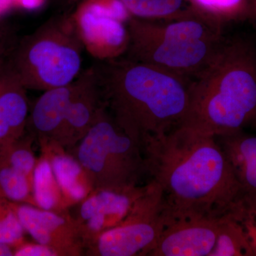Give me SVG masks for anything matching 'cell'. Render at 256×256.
I'll list each match as a JSON object with an SVG mask.
<instances>
[{"label":"cell","instance_id":"6da1fadb","mask_svg":"<svg viewBox=\"0 0 256 256\" xmlns=\"http://www.w3.org/2000/svg\"><path fill=\"white\" fill-rule=\"evenodd\" d=\"M146 172L160 188L172 220L220 218L244 193L228 158L212 134L178 126L143 144Z\"/></svg>","mask_w":256,"mask_h":256},{"label":"cell","instance_id":"7a4b0ae2","mask_svg":"<svg viewBox=\"0 0 256 256\" xmlns=\"http://www.w3.org/2000/svg\"><path fill=\"white\" fill-rule=\"evenodd\" d=\"M97 68L102 100L118 124L141 148L183 122L190 82L126 56Z\"/></svg>","mask_w":256,"mask_h":256},{"label":"cell","instance_id":"3957f363","mask_svg":"<svg viewBox=\"0 0 256 256\" xmlns=\"http://www.w3.org/2000/svg\"><path fill=\"white\" fill-rule=\"evenodd\" d=\"M180 126L214 137L256 126V42L224 38L212 63L188 87V112Z\"/></svg>","mask_w":256,"mask_h":256},{"label":"cell","instance_id":"277c9868","mask_svg":"<svg viewBox=\"0 0 256 256\" xmlns=\"http://www.w3.org/2000/svg\"><path fill=\"white\" fill-rule=\"evenodd\" d=\"M82 48L69 16L42 25L20 42L6 60L26 90L45 92L78 78Z\"/></svg>","mask_w":256,"mask_h":256},{"label":"cell","instance_id":"5b68a950","mask_svg":"<svg viewBox=\"0 0 256 256\" xmlns=\"http://www.w3.org/2000/svg\"><path fill=\"white\" fill-rule=\"evenodd\" d=\"M70 150L92 192L138 185L146 172L140 144L118 124L105 104L86 134Z\"/></svg>","mask_w":256,"mask_h":256},{"label":"cell","instance_id":"8992f818","mask_svg":"<svg viewBox=\"0 0 256 256\" xmlns=\"http://www.w3.org/2000/svg\"><path fill=\"white\" fill-rule=\"evenodd\" d=\"M101 108L98 90L87 72L64 86L45 90L28 114L26 131L43 149L73 148Z\"/></svg>","mask_w":256,"mask_h":256},{"label":"cell","instance_id":"52a82bcc","mask_svg":"<svg viewBox=\"0 0 256 256\" xmlns=\"http://www.w3.org/2000/svg\"><path fill=\"white\" fill-rule=\"evenodd\" d=\"M82 46L105 62L124 56L132 18L121 0H82L70 16Z\"/></svg>","mask_w":256,"mask_h":256},{"label":"cell","instance_id":"ba28073f","mask_svg":"<svg viewBox=\"0 0 256 256\" xmlns=\"http://www.w3.org/2000/svg\"><path fill=\"white\" fill-rule=\"evenodd\" d=\"M169 222L158 185L148 200L126 222L94 238L85 254L95 256H150Z\"/></svg>","mask_w":256,"mask_h":256},{"label":"cell","instance_id":"9c48e42d","mask_svg":"<svg viewBox=\"0 0 256 256\" xmlns=\"http://www.w3.org/2000/svg\"><path fill=\"white\" fill-rule=\"evenodd\" d=\"M224 38L218 40L173 42L130 36L124 56L154 66L192 82L215 58Z\"/></svg>","mask_w":256,"mask_h":256},{"label":"cell","instance_id":"30bf717a","mask_svg":"<svg viewBox=\"0 0 256 256\" xmlns=\"http://www.w3.org/2000/svg\"><path fill=\"white\" fill-rule=\"evenodd\" d=\"M156 188L151 181L146 186L138 185L90 192L78 203L73 216L82 232L85 250L100 234L126 222L146 201Z\"/></svg>","mask_w":256,"mask_h":256},{"label":"cell","instance_id":"8fae6325","mask_svg":"<svg viewBox=\"0 0 256 256\" xmlns=\"http://www.w3.org/2000/svg\"><path fill=\"white\" fill-rule=\"evenodd\" d=\"M13 206L25 232L35 242L53 249L58 256L85 254L78 224L66 210H44L14 202Z\"/></svg>","mask_w":256,"mask_h":256},{"label":"cell","instance_id":"7c38bea8","mask_svg":"<svg viewBox=\"0 0 256 256\" xmlns=\"http://www.w3.org/2000/svg\"><path fill=\"white\" fill-rule=\"evenodd\" d=\"M218 218L170 220L149 256H210L216 240Z\"/></svg>","mask_w":256,"mask_h":256},{"label":"cell","instance_id":"4fadbf2b","mask_svg":"<svg viewBox=\"0 0 256 256\" xmlns=\"http://www.w3.org/2000/svg\"><path fill=\"white\" fill-rule=\"evenodd\" d=\"M30 105L26 89L0 56V158L26 131Z\"/></svg>","mask_w":256,"mask_h":256},{"label":"cell","instance_id":"5bb4252c","mask_svg":"<svg viewBox=\"0 0 256 256\" xmlns=\"http://www.w3.org/2000/svg\"><path fill=\"white\" fill-rule=\"evenodd\" d=\"M130 36L173 42L218 40L224 36L222 26L202 16L156 22L131 18L128 22Z\"/></svg>","mask_w":256,"mask_h":256},{"label":"cell","instance_id":"9a60e30c","mask_svg":"<svg viewBox=\"0 0 256 256\" xmlns=\"http://www.w3.org/2000/svg\"><path fill=\"white\" fill-rule=\"evenodd\" d=\"M216 138L244 192H256V134L242 130Z\"/></svg>","mask_w":256,"mask_h":256},{"label":"cell","instance_id":"2e32d148","mask_svg":"<svg viewBox=\"0 0 256 256\" xmlns=\"http://www.w3.org/2000/svg\"><path fill=\"white\" fill-rule=\"evenodd\" d=\"M50 158L54 174L67 205L79 203L90 194L92 188L82 166L72 154L62 149H43Z\"/></svg>","mask_w":256,"mask_h":256},{"label":"cell","instance_id":"e0dca14e","mask_svg":"<svg viewBox=\"0 0 256 256\" xmlns=\"http://www.w3.org/2000/svg\"><path fill=\"white\" fill-rule=\"evenodd\" d=\"M32 193L35 205L42 210H63L68 207L46 154L37 162L34 170Z\"/></svg>","mask_w":256,"mask_h":256},{"label":"cell","instance_id":"ac0fdd59","mask_svg":"<svg viewBox=\"0 0 256 256\" xmlns=\"http://www.w3.org/2000/svg\"><path fill=\"white\" fill-rule=\"evenodd\" d=\"M131 16L148 21H172L202 16L194 9H185L186 0H121Z\"/></svg>","mask_w":256,"mask_h":256},{"label":"cell","instance_id":"d6986e66","mask_svg":"<svg viewBox=\"0 0 256 256\" xmlns=\"http://www.w3.org/2000/svg\"><path fill=\"white\" fill-rule=\"evenodd\" d=\"M210 256H254L244 229L228 212L218 218L216 240Z\"/></svg>","mask_w":256,"mask_h":256},{"label":"cell","instance_id":"ffe728a7","mask_svg":"<svg viewBox=\"0 0 256 256\" xmlns=\"http://www.w3.org/2000/svg\"><path fill=\"white\" fill-rule=\"evenodd\" d=\"M197 12L212 21L225 22L252 16L250 0H188Z\"/></svg>","mask_w":256,"mask_h":256},{"label":"cell","instance_id":"44dd1931","mask_svg":"<svg viewBox=\"0 0 256 256\" xmlns=\"http://www.w3.org/2000/svg\"><path fill=\"white\" fill-rule=\"evenodd\" d=\"M0 198L36 206L32 193V180L4 162H0Z\"/></svg>","mask_w":256,"mask_h":256},{"label":"cell","instance_id":"7402d4cb","mask_svg":"<svg viewBox=\"0 0 256 256\" xmlns=\"http://www.w3.org/2000/svg\"><path fill=\"white\" fill-rule=\"evenodd\" d=\"M228 213L242 226L256 256V192H244Z\"/></svg>","mask_w":256,"mask_h":256},{"label":"cell","instance_id":"603a6c76","mask_svg":"<svg viewBox=\"0 0 256 256\" xmlns=\"http://www.w3.org/2000/svg\"><path fill=\"white\" fill-rule=\"evenodd\" d=\"M34 140L30 134H24L5 151L0 158V162H4L32 180L34 170L38 162L32 148Z\"/></svg>","mask_w":256,"mask_h":256},{"label":"cell","instance_id":"cb8c5ba5","mask_svg":"<svg viewBox=\"0 0 256 256\" xmlns=\"http://www.w3.org/2000/svg\"><path fill=\"white\" fill-rule=\"evenodd\" d=\"M24 232L13 202L0 198V244L16 247L22 242Z\"/></svg>","mask_w":256,"mask_h":256},{"label":"cell","instance_id":"d4e9b609","mask_svg":"<svg viewBox=\"0 0 256 256\" xmlns=\"http://www.w3.org/2000/svg\"><path fill=\"white\" fill-rule=\"evenodd\" d=\"M15 256H58L56 252L46 246L38 244H24L22 242L14 248Z\"/></svg>","mask_w":256,"mask_h":256},{"label":"cell","instance_id":"484cf974","mask_svg":"<svg viewBox=\"0 0 256 256\" xmlns=\"http://www.w3.org/2000/svg\"><path fill=\"white\" fill-rule=\"evenodd\" d=\"M44 2L45 0H14V5L33 9L41 6Z\"/></svg>","mask_w":256,"mask_h":256},{"label":"cell","instance_id":"4316f807","mask_svg":"<svg viewBox=\"0 0 256 256\" xmlns=\"http://www.w3.org/2000/svg\"><path fill=\"white\" fill-rule=\"evenodd\" d=\"M14 256V247L8 244H0V256Z\"/></svg>","mask_w":256,"mask_h":256},{"label":"cell","instance_id":"83f0119b","mask_svg":"<svg viewBox=\"0 0 256 256\" xmlns=\"http://www.w3.org/2000/svg\"><path fill=\"white\" fill-rule=\"evenodd\" d=\"M14 6V0H0V14Z\"/></svg>","mask_w":256,"mask_h":256},{"label":"cell","instance_id":"f1b7e54d","mask_svg":"<svg viewBox=\"0 0 256 256\" xmlns=\"http://www.w3.org/2000/svg\"><path fill=\"white\" fill-rule=\"evenodd\" d=\"M252 16L256 18V0H250Z\"/></svg>","mask_w":256,"mask_h":256}]
</instances>
